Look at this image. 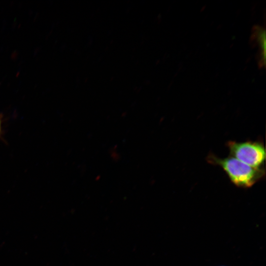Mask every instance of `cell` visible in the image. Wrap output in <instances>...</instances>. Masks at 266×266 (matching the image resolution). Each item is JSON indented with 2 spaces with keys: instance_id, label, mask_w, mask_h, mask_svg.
<instances>
[{
  "instance_id": "obj_3",
  "label": "cell",
  "mask_w": 266,
  "mask_h": 266,
  "mask_svg": "<svg viewBox=\"0 0 266 266\" xmlns=\"http://www.w3.org/2000/svg\"><path fill=\"white\" fill-rule=\"evenodd\" d=\"M251 40L258 48V60L260 67L263 68L266 65V32L264 28L260 26H255L252 31Z\"/></svg>"
},
{
  "instance_id": "obj_2",
  "label": "cell",
  "mask_w": 266,
  "mask_h": 266,
  "mask_svg": "<svg viewBox=\"0 0 266 266\" xmlns=\"http://www.w3.org/2000/svg\"><path fill=\"white\" fill-rule=\"evenodd\" d=\"M227 146L231 156L253 167L263 168L266 149L262 142L230 141L227 143Z\"/></svg>"
},
{
  "instance_id": "obj_1",
  "label": "cell",
  "mask_w": 266,
  "mask_h": 266,
  "mask_svg": "<svg viewBox=\"0 0 266 266\" xmlns=\"http://www.w3.org/2000/svg\"><path fill=\"white\" fill-rule=\"evenodd\" d=\"M207 161L221 167L230 180L240 188L252 187L265 175V168L253 167L231 156L222 159L210 154L207 157Z\"/></svg>"
},
{
  "instance_id": "obj_4",
  "label": "cell",
  "mask_w": 266,
  "mask_h": 266,
  "mask_svg": "<svg viewBox=\"0 0 266 266\" xmlns=\"http://www.w3.org/2000/svg\"><path fill=\"white\" fill-rule=\"evenodd\" d=\"M2 118H1V117L0 116V138L1 137V135H2Z\"/></svg>"
}]
</instances>
